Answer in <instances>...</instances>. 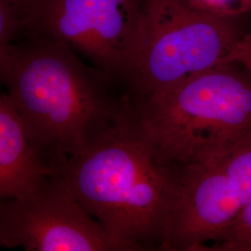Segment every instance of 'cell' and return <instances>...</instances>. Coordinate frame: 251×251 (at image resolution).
I'll list each match as a JSON object with an SVG mask.
<instances>
[{
    "label": "cell",
    "instance_id": "8992f818",
    "mask_svg": "<svg viewBox=\"0 0 251 251\" xmlns=\"http://www.w3.org/2000/svg\"><path fill=\"white\" fill-rule=\"evenodd\" d=\"M0 244L27 251H129L75 198L61 174L0 204Z\"/></svg>",
    "mask_w": 251,
    "mask_h": 251
},
{
    "label": "cell",
    "instance_id": "9c48e42d",
    "mask_svg": "<svg viewBox=\"0 0 251 251\" xmlns=\"http://www.w3.org/2000/svg\"><path fill=\"white\" fill-rule=\"evenodd\" d=\"M208 251H251V202L238 210Z\"/></svg>",
    "mask_w": 251,
    "mask_h": 251
},
{
    "label": "cell",
    "instance_id": "ba28073f",
    "mask_svg": "<svg viewBox=\"0 0 251 251\" xmlns=\"http://www.w3.org/2000/svg\"><path fill=\"white\" fill-rule=\"evenodd\" d=\"M217 165L225 172L227 185L241 207L251 202V146Z\"/></svg>",
    "mask_w": 251,
    "mask_h": 251
},
{
    "label": "cell",
    "instance_id": "7c38bea8",
    "mask_svg": "<svg viewBox=\"0 0 251 251\" xmlns=\"http://www.w3.org/2000/svg\"><path fill=\"white\" fill-rule=\"evenodd\" d=\"M227 62L240 63L251 74V34H245L233 52L228 57Z\"/></svg>",
    "mask_w": 251,
    "mask_h": 251
},
{
    "label": "cell",
    "instance_id": "52a82bcc",
    "mask_svg": "<svg viewBox=\"0 0 251 251\" xmlns=\"http://www.w3.org/2000/svg\"><path fill=\"white\" fill-rule=\"evenodd\" d=\"M60 171L50 167L7 92L0 98V198H22Z\"/></svg>",
    "mask_w": 251,
    "mask_h": 251
},
{
    "label": "cell",
    "instance_id": "3957f363",
    "mask_svg": "<svg viewBox=\"0 0 251 251\" xmlns=\"http://www.w3.org/2000/svg\"><path fill=\"white\" fill-rule=\"evenodd\" d=\"M132 120L172 169L220 164L251 146V74L240 63H221L135 100Z\"/></svg>",
    "mask_w": 251,
    "mask_h": 251
},
{
    "label": "cell",
    "instance_id": "5b68a950",
    "mask_svg": "<svg viewBox=\"0 0 251 251\" xmlns=\"http://www.w3.org/2000/svg\"><path fill=\"white\" fill-rule=\"evenodd\" d=\"M148 0H39L25 32L63 42L128 87L144 48Z\"/></svg>",
    "mask_w": 251,
    "mask_h": 251
},
{
    "label": "cell",
    "instance_id": "30bf717a",
    "mask_svg": "<svg viewBox=\"0 0 251 251\" xmlns=\"http://www.w3.org/2000/svg\"><path fill=\"white\" fill-rule=\"evenodd\" d=\"M190 9L216 18L235 20L251 11V0H179Z\"/></svg>",
    "mask_w": 251,
    "mask_h": 251
},
{
    "label": "cell",
    "instance_id": "8fae6325",
    "mask_svg": "<svg viewBox=\"0 0 251 251\" xmlns=\"http://www.w3.org/2000/svg\"><path fill=\"white\" fill-rule=\"evenodd\" d=\"M25 31V21L8 4L0 1V69L9 62L19 34Z\"/></svg>",
    "mask_w": 251,
    "mask_h": 251
},
{
    "label": "cell",
    "instance_id": "7a4b0ae2",
    "mask_svg": "<svg viewBox=\"0 0 251 251\" xmlns=\"http://www.w3.org/2000/svg\"><path fill=\"white\" fill-rule=\"evenodd\" d=\"M60 174L90 215L128 251L160 250L179 171L162 163L132 118L66 162Z\"/></svg>",
    "mask_w": 251,
    "mask_h": 251
},
{
    "label": "cell",
    "instance_id": "6da1fadb",
    "mask_svg": "<svg viewBox=\"0 0 251 251\" xmlns=\"http://www.w3.org/2000/svg\"><path fill=\"white\" fill-rule=\"evenodd\" d=\"M0 76L42 157L59 171L131 119L126 84L51 38L29 35L15 43Z\"/></svg>",
    "mask_w": 251,
    "mask_h": 251
},
{
    "label": "cell",
    "instance_id": "277c9868",
    "mask_svg": "<svg viewBox=\"0 0 251 251\" xmlns=\"http://www.w3.org/2000/svg\"><path fill=\"white\" fill-rule=\"evenodd\" d=\"M245 34L235 20L206 15L179 0H148L144 48L128 82L131 95L161 93L226 63Z\"/></svg>",
    "mask_w": 251,
    "mask_h": 251
},
{
    "label": "cell",
    "instance_id": "4fadbf2b",
    "mask_svg": "<svg viewBox=\"0 0 251 251\" xmlns=\"http://www.w3.org/2000/svg\"><path fill=\"white\" fill-rule=\"evenodd\" d=\"M0 1L8 4L10 8L14 9L19 16L25 21V24L27 18L29 17L33 9L36 8V4L38 3L39 0H0Z\"/></svg>",
    "mask_w": 251,
    "mask_h": 251
}]
</instances>
